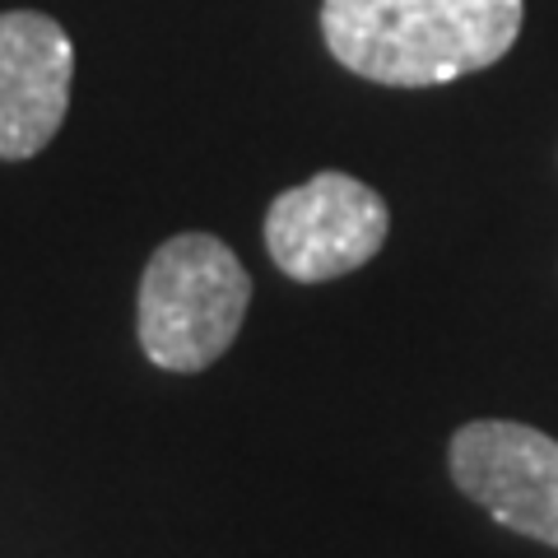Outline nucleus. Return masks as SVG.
I'll list each match as a JSON object with an SVG mask.
<instances>
[{"label":"nucleus","mask_w":558,"mask_h":558,"mask_svg":"<svg viewBox=\"0 0 558 558\" xmlns=\"http://www.w3.org/2000/svg\"><path fill=\"white\" fill-rule=\"evenodd\" d=\"M451 480L517 535L558 549V442L512 418H475L451 438Z\"/></svg>","instance_id":"obj_4"},{"label":"nucleus","mask_w":558,"mask_h":558,"mask_svg":"<svg viewBox=\"0 0 558 558\" xmlns=\"http://www.w3.org/2000/svg\"><path fill=\"white\" fill-rule=\"evenodd\" d=\"M252 303V275L215 233H178L140 275V349L163 373H201L229 354Z\"/></svg>","instance_id":"obj_2"},{"label":"nucleus","mask_w":558,"mask_h":558,"mask_svg":"<svg viewBox=\"0 0 558 558\" xmlns=\"http://www.w3.org/2000/svg\"><path fill=\"white\" fill-rule=\"evenodd\" d=\"M521 20V0H322L330 57L391 89L451 84L502 61Z\"/></svg>","instance_id":"obj_1"},{"label":"nucleus","mask_w":558,"mask_h":558,"mask_svg":"<svg viewBox=\"0 0 558 558\" xmlns=\"http://www.w3.org/2000/svg\"><path fill=\"white\" fill-rule=\"evenodd\" d=\"M75 47L38 10L0 14V159L24 163L57 140L70 112Z\"/></svg>","instance_id":"obj_5"},{"label":"nucleus","mask_w":558,"mask_h":558,"mask_svg":"<svg viewBox=\"0 0 558 558\" xmlns=\"http://www.w3.org/2000/svg\"><path fill=\"white\" fill-rule=\"evenodd\" d=\"M391 233V209L349 172H317L266 209L270 260L299 284H326L368 266Z\"/></svg>","instance_id":"obj_3"}]
</instances>
